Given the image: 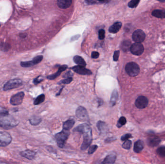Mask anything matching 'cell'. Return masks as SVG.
Wrapping results in <instances>:
<instances>
[{
    "instance_id": "cell-47",
    "label": "cell",
    "mask_w": 165,
    "mask_h": 164,
    "mask_svg": "<svg viewBox=\"0 0 165 164\" xmlns=\"http://www.w3.org/2000/svg\"><path fill=\"white\" fill-rule=\"evenodd\" d=\"M0 26H1V25H0Z\"/></svg>"
},
{
    "instance_id": "cell-20",
    "label": "cell",
    "mask_w": 165,
    "mask_h": 164,
    "mask_svg": "<svg viewBox=\"0 0 165 164\" xmlns=\"http://www.w3.org/2000/svg\"><path fill=\"white\" fill-rule=\"evenodd\" d=\"M73 61L77 65H78L79 66L85 67L87 65V63H85L84 59L80 56H74Z\"/></svg>"
},
{
    "instance_id": "cell-12",
    "label": "cell",
    "mask_w": 165,
    "mask_h": 164,
    "mask_svg": "<svg viewBox=\"0 0 165 164\" xmlns=\"http://www.w3.org/2000/svg\"><path fill=\"white\" fill-rule=\"evenodd\" d=\"M148 100L146 97L140 96L135 101V106L139 109H143L148 106Z\"/></svg>"
},
{
    "instance_id": "cell-26",
    "label": "cell",
    "mask_w": 165,
    "mask_h": 164,
    "mask_svg": "<svg viewBox=\"0 0 165 164\" xmlns=\"http://www.w3.org/2000/svg\"><path fill=\"white\" fill-rule=\"evenodd\" d=\"M29 123L33 126H37L42 121V119L38 116H32L29 119Z\"/></svg>"
},
{
    "instance_id": "cell-46",
    "label": "cell",
    "mask_w": 165,
    "mask_h": 164,
    "mask_svg": "<svg viewBox=\"0 0 165 164\" xmlns=\"http://www.w3.org/2000/svg\"><path fill=\"white\" fill-rule=\"evenodd\" d=\"M95 164H103V162L97 161L96 162Z\"/></svg>"
},
{
    "instance_id": "cell-40",
    "label": "cell",
    "mask_w": 165,
    "mask_h": 164,
    "mask_svg": "<svg viewBox=\"0 0 165 164\" xmlns=\"http://www.w3.org/2000/svg\"><path fill=\"white\" fill-rule=\"evenodd\" d=\"M72 78H66L65 79L61 81L60 83L63 84H69L72 82Z\"/></svg>"
},
{
    "instance_id": "cell-39",
    "label": "cell",
    "mask_w": 165,
    "mask_h": 164,
    "mask_svg": "<svg viewBox=\"0 0 165 164\" xmlns=\"http://www.w3.org/2000/svg\"><path fill=\"white\" fill-rule=\"evenodd\" d=\"M9 114L8 110L4 108L0 109V116L7 115Z\"/></svg>"
},
{
    "instance_id": "cell-44",
    "label": "cell",
    "mask_w": 165,
    "mask_h": 164,
    "mask_svg": "<svg viewBox=\"0 0 165 164\" xmlns=\"http://www.w3.org/2000/svg\"><path fill=\"white\" fill-rule=\"evenodd\" d=\"M79 37H80V35H76V36H73V37H72V38H71V40H72V41H74L77 40Z\"/></svg>"
},
{
    "instance_id": "cell-13",
    "label": "cell",
    "mask_w": 165,
    "mask_h": 164,
    "mask_svg": "<svg viewBox=\"0 0 165 164\" xmlns=\"http://www.w3.org/2000/svg\"><path fill=\"white\" fill-rule=\"evenodd\" d=\"M72 69L76 73L82 75H90L92 74V72L85 67L81 66H75L72 68Z\"/></svg>"
},
{
    "instance_id": "cell-3",
    "label": "cell",
    "mask_w": 165,
    "mask_h": 164,
    "mask_svg": "<svg viewBox=\"0 0 165 164\" xmlns=\"http://www.w3.org/2000/svg\"><path fill=\"white\" fill-rule=\"evenodd\" d=\"M69 135L70 131L64 130L55 135V138L57 140V145L59 147L62 148L64 147L65 143Z\"/></svg>"
},
{
    "instance_id": "cell-18",
    "label": "cell",
    "mask_w": 165,
    "mask_h": 164,
    "mask_svg": "<svg viewBox=\"0 0 165 164\" xmlns=\"http://www.w3.org/2000/svg\"><path fill=\"white\" fill-rule=\"evenodd\" d=\"M72 3L71 0H59L57 1V5L61 9H66L71 6Z\"/></svg>"
},
{
    "instance_id": "cell-32",
    "label": "cell",
    "mask_w": 165,
    "mask_h": 164,
    "mask_svg": "<svg viewBox=\"0 0 165 164\" xmlns=\"http://www.w3.org/2000/svg\"><path fill=\"white\" fill-rule=\"evenodd\" d=\"M156 152L160 156L165 157V146H161V147H159L156 150Z\"/></svg>"
},
{
    "instance_id": "cell-24",
    "label": "cell",
    "mask_w": 165,
    "mask_h": 164,
    "mask_svg": "<svg viewBox=\"0 0 165 164\" xmlns=\"http://www.w3.org/2000/svg\"><path fill=\"white\" fill-rule=\"evenodd\" d=\"M97 126L99 130L102 133L106 132V130H107V128H108L106 124L104 122L101 121H99L98 122Z\"/></svg>"
},
{
    "instance_id": "cell-1",
    "label": "cell",
    "mask_w": 165,
    "mask_h": 164,
    "mask_svg": "<svg viewBox=\"0 0 165 164\" xmlns=\"http://www.w3.org/2000/svg\"><path fill=\"white\" fill-rule=\"evenodd\" d=\"M73 131H76L82 134L84 137V141L82 142L81 149L82 150H85L89 147L92 141V129L88 125L84 123L77 126L73 130Z\"/></svg>"
},
{
    "instance_id": "cell-37",
    "label": "cell",
    "mask_w": 165,
    "mask_h": 164,
    "mask_svg": "<svg viewBox=\"0 0 165 164\" xmlns=\"http://www.w3.org/2000/svg\"><path fill=\"white\" fill-rule=\"evenodd\" d=\"M119 54H120V51H115L113 56V59L114 61H117L118 60Z\"/></svg>"
},
{
    "instance_id": "cell-27",
    "label": "cell",
    "mask_w": 165,
    "mask_h": 164,
    "mask_svg": "<svg viewBox=\"0 0 165 164\" xmlns=\"http://www.w3.org/2000/svg\"><path fill=\"white\" fill-rule=\"evenodd\" d=\"M118 98V93L116 90H114L112 93V96L110 98V105L111 106H113L116 105V102Z\"/></svg>"
},
{
    "instance_id": "cell-14",
    "label": "cell",
    "mask_w": 165,
    "mask_h": 164,
    "mask_svg": "<svg viewBox=\"0 0 165 164\" xmlns=\"http://www.w3.org/2000/svg\"><path fill=\"white\" fill-rule=\"evenodd\" d=\"M36 154V152H35L34 151L30 150H26L20 153L21 156L28 159L29 160H32L34 158Z\"/></svg>"
},
{
    "instance_id": "cell-2",
    "label": "cell",
    "mask_w": 165,
    "mask_h": 164,
    "mask_svg": "<svg viewBox=\"0 0 165 164\" xmlns=\"http://www.w3.org/2000/svg\"><path fill=\"white\" fill-rule=\"evenodd\" d=\"M19 122L9 114L7 115L0 116V127L6 130H10L16 127Z\"/></svg>"
},
{
    "instance_id": "cell-23",
    "label": "cell",
    "mask_w": 165,
    "mask_h": 164,
    "mask_svg": "<svg viewBox=\"0 0 165 164\" xmlns=\"http://www.w3.org/2000/svg\"><path fill=\"white\" fill-rule=\"evenodd\" d=\"M161 142V140L157 137L153 138L148 140V145L151 147H156Z\"/></svg>"
},
{
    "instance_id": "cell-22",
    "label": "cell",
    "mask_w": 165,
    "mask_h": 164,
    "mask_svg": "<svg viewBox=\"0 0 165 164\" xmlns=\"http://www.w3.org/2000/svg\"><path fill=\"white\" fill-rule=\"evenodd\" d=\"M75 121L73 119H69L63 123V128L66 130H69L73 127L75 125Z\"/></svg>"
},
{
    "instance_id": "cell-45",
    "label": "cell",
    "mask_w": 165,
    "mask_h": 164,
    "mask_svg": "<svg viewBox=\"0 0 165 164\" xmlns=\"http://www.w3.org/2000/svg\"><path fill=\"white\" fill-rule=\"evenodd\" d=\"M19 36L22 38H25L27 36V34H25V33H22V34H19Z\"/></svg>"
},
{
    "instance_id": "cell-6",
    "label": "cell",
    "mask_w": 165,
    "mask_h": 164,
    "mask_svg": "<svg viewBox=\"0 0 165 164\" xmlns=\"http://www.w3.org/2000/svg\"><path fill=\"white\" fill-rule=\"evenodd\" d=\"M12 138L9 133L6 131H0V146L6 147L12 142Z\"/></svg>"
},
{
    "instance_id": "cell-17",
    "label": "cell",
    "mask_w": 165,
    "mask_h": 164,
    "mask_svg": "<svg viewBox=\"0 0 165 164\" xmlns=\"http://www.w3.org/2000/svg\"><path fill=\"white\" fill-rule=\"evenodd\" d=\"M116 155L114 153H111L105 158L103 161V164H113L116 162Z\"/></svg>"
},
{
    "instance_id": "cell-10",
    "label": "cell",
    "mask_w": 165,
    "mask_h": 164,
    "mask_svg": "<svg viewBox=\"0 0 165 164\" xmlns=\"http://www.w3.org/2000/svg\"><path fill=\"white\" fill-rule=\"evenodd\" d=\"M145 34L142 30L138 29L135 31L132 34V39L136 43H141L144 41Z\"/></svg>"
},
{
    "instance_id": "cell-4",
    "label": "cell",
    "mask_w": 165,
    "mask_h": 164,
    "mask_svg": "<svg viewBox=\"0 0 165 164\" xmlns=\"http://www.w3.org/2000/svg\"><path fill=\"white\" fill-rule=\"evenodd\" d=\"M23 85V81L20 78H14L8 81L4 86L3 90L7 91L12 89L20 87Z\"/></svg>"
},
{
    "instance_id": "cell-28",
    "label": "cell",
    "mask_w": 165,
    "mask_h": 164,
    "mask_svg": "<svg viewBox=\"0 0 165 164\" xmlns=\"http://www.w3.org/2000/svg\"><path fill=\"white\" fill-rule=\"evenodd\" d=\"M44 100H45V95L43 94H41L39 95L35 99L33 103L35 106L40 105L44 102Z\"/></svg>"
},
{
    "instance_id": "cell-34",
    "label": "cell",
    "mask_w": 165,
    "mask_h": 164,
    "mask_svg": "<svg viewBox=\"0 0 165 164\" xmlns=\"http://www.w3.org/2000/svg\"><path fill=\"white\" fill-rule=\"evenodd\" d=\"M98 148V146L97 145L91 146L90 147H89V149H88V154L90 155V154L93 153L97 150Z\"/></svg>"
},
{
    "instance_id": "cell-16",
    "label": "cell",
    "mask_w": 165,
    "mask_h": 164,
    "mask_svg": "<svg viewBox=\"0 0 165 164\" xmlns=\"http://www.w3.org/2000/svg\"><path fill=\"white\" fill-rule=\"evenodd\" d=\"M144 147V143L143 140H138L135 142L134 145V151L136 153L141 152Z\"/></svg>"
},
{
    "instance_id": "cell-5",
    "label": "cell",
    "mask_w": 165,
    "mask_h": 164,
    "mask_svg": "<svg viewBox=\"0 0 165 164\" xmlns=\"http://www.w3.org/2000/svg\"><path fill=\"white\" fill-rule=\"evenodd\" d=\"M126 71L131 77H135L137 76L140 71V67L137 63L134 62H130L127 63L125 68Z\"/></svg>"
},
{
    "instance_id": "cell-31",
    "label": "cell",
    "mask_w": 165,
    "mask_h": 164,
    "mask_svg": "<svg viewBox=\"0 0 165 164\" xmlns=\"http://www.w3.org/2000/svg\"><path fill=\"white\" fill-rule=\"evenodd\" d=\"M131 145H132V142L131 140H128L125 141V142L123 143V144H122V147L125 149L129 150L131 149Z\"/></svg>"
},
{
    "instance_id": "cell-11",
    "label": "cell",
    "mask_w": 165,
    "mask_h": 164,
    "mask_svg": "<svg viewBox=\"0 0 165 164\" xmlns=\"http://www.w3.org/2000/svg\"><path fill=\"white\" fill-rule=\"evenodd\" d=\"M130 50L132 54L136 56H140L143 53L144 47L141 43L135 42L131 45Z\"/></svg>"
},
{
    "instance_id": "cell-21",
    "label": "cell",
    "mask_w": 165,
    "mask_h": 164,
    "mask_svg": "<svg viewBox=\"0 0 165 164\" xmlns=\"http://www.w3.org/2000/svg\"><path fill=\"white\" fill-rule=\"evenodd\" d=\"M152 14L154 16L157 18H159V19L165 18V10H154L152 12Z\"/></svg>"
},
{
    "instance_id": "cell-33",
    "label": "cell",
    "mask_w": 165,
    "mask_h": 164,
    "mask_svg": "<svg viewBox=\"0 0 165 164\" xmlns=\"http://www.w3.org/2000/svg\"><path fill=\"white\" fill-rule=\"evenodd\" d=\"M139 3H140V1L138 0H132L129 1L128 4V6L131 8H135L137 6Z\"/></svg>"
},
{
    "instance_id": "cell-38",
    "label": "cell",
    "mask_w": 165,
    "mask_h": 164,
    "mask_svg": "<svg viewBox=\"0 0 165 164\" xmlns=\"http://www.w3.org/2000/svg\"><path fill=\"white\" fill-rule=\"evenodd\" d=\"M43 81V79L42 78L41 76H39L37 78L34 79L33 81V83L35 85H37L38 84L40 83V82H42Z\"/></svg>"
},
{
    "instance_id": "cell-9",
    "label": "cell",
    "mask_w": 165,
    "mask_h": 164,
    "mask_svg": "<svg viewBox=\"0 0 165 164\" xmlns=\"http://www.w3.org/2000/svg\"><path fill=\"white\" fill-rule=\"evenodd\" d=\"M76 115L80 121H88L89 119L88 113L86 109L82 106L78 107L76 111Z\"/></svg>"
},
{
    "instance_id": "cell-15",
    "label": "cell",
    "mask_w": 165,
    "mask_h": 164,
    "mask_svg": "<svg viewBox=\"0 0 165 164\" xmlns=\"http://www.w3.org/2000/svg\"><path fill=\"white\" fill-rule=\"evenodd\" d=\"M67 68H68V66L67 65H62V66H60L59 68V70L55 74L48 76L47 77V78L50 79V80H53V79H55L56 78H57L60 75L61 72L65 71Z\"/></svg>"
},
{
    "instance_id": "cell-42",
    "label": "cell",
    "mask_w": 165,
    "mask_h": 164,
    "mask_svg": "<svg viewBox=\"0 0 165 164\" xmlns=\"http://www.w3.org/2000/svg\"><path fill=\"white\" fill-rule=\"evenodd\" d=\"M99 56H100V54L97 52H93L92 53V54H91V57L92 58H94V59L98 58L99 57Z\"/></svg>"
},
{
    "instance_id": "cell-8",
    "label": "cell",
    "mask_w": 165,
    "mask_h": 164,
    "mask_svg": "<svg viewBox=\"0 0 165 164\" xmlns=\"http://www.w3.org/2000/svg\"><path fill=\"white\" fill-rule=\"evenodd\" d=\"M43 59V56H38L34 57L31 61L21 62L20 66L23 68H29L40 63Z\"/></svg>"
},
{
    "instance_id": "cell-35",
    "label": "cell",
    "mask_w": 165,
    "mask_h": 164,
    "mask_svg": "<svg viewBox=\"0 0 165 164\" xmlns=\"http://www.w3.org/2000/svg\"><path fill=\"white\" fill-rule=\"evenodd\" d=\"M105 36V32L104 29H100L99 31V38L100 40L104 39Z\"/></svg>"
},
{
    "instance_id": "cell-30",
    "label": "cell",
    "mask_w": 165,
    "mask_h": 164,
    "mask_svg": "<svg viewBox=\"0 0 165 164\" xmlns=\"http://www.w3.org/2000/svg\"><path fill=\"white\" fill-rule=\"evenodd\" d=\"M10 48H11L10 45L9 44L7 43L3 42V43H1L0 44V48H1V50L4 51V52L8 51L10 49Z\"/></svg>"
},
{
    "instance_id": "cell-43",
    "label": "cell",
    "mask_w": 165,
    "mask_h": 164,
    "mask_svg": "<svg viewBox=\"0 0 165 164\" xmlns=\"http://www.w3.org/2000/svg\"><path fill=\"white\" fill-rule=\"evenodd\" d=\"M116 140V139H114L113 138H109L108 139L105 140V142L107 143H110V142L113 141V140Z\"/></svg>"
},
{
    "instance_id": "cell-41",
    "label": "cell",
    "mask_w": 165,
    "mask_h": 164,
    "mask_svg": "<svg viewBox=\"0 0 165 164\" xmlns=\"http://www.w3.org/2000/svg\"><path fill=\"white\" fill-rule=\"evenodd\" d=\"M72 76H73V74L72 72L69 71L64 74V75L63 76V77L64 78H72Z\"/></svg>"
},
{
    "instance_id": "cell-19",
    "label": "cell",
    "mask_w": 165,
    "mask_h": 164,
    "mask_svg": "<svg viewBox=\"0 0 165 164\" xmlns=\"http://www.w3.org/2000/svg\"><path fill=\"white\" fill-rule=\"evenodd\" d=\"M122 26V23L120 22H117L111 26L109 29V31L110 33H116L121 29Z\"/></svg>"
},
{
    "instance_id": "cell-29",
    "label": "cell",
    "mask_w": 165,
    "mask_h": 164,
    "mask_svg": "<svg viewBox=\"0 0 165 164\" xmlns=\"http://www.w3.org/2000/svg\"><path fill=\"white\" fill-rule=\"evenodd\" d=\"M127 123V119L124 116H121L117 122V127L119 128L124 126Z\"/></svg>"
},
{
    "instance_id": "cell-36",
    "label": "cell",
    "mask_w": 165,
    "mask_h": 164,
    "mask_svg": "<svg viewBox=\"0 0 165 164\" xmlns=\"http://www.w3.org/2000/svg\"><path fill=\"white\" fill-rule=\"evenodd\" d=\"M131 138H132L131 134L129 133L126 134L121 137V140L123 141H126V140H128V139Z\"/></svg>"
},
{
    "instance_id": "cell-7",
    "label": "cell",
    "mask_w": 165,
    "mask_h": 164,
    "mask_svg": "<svg viewBox=\"0 0 165 164\" xmlns=\"http://www.w3.org/2000/svg\"><path fill=\"white\" fill-rule=\"evenodd\" d=\"M25 96V93L23 91H20L11 96L10 103L12 106H16L22 103L23 100Z\"/></svg>"
},
{
    "instance_id": "cell-25",
    "label": "cell",
    "mask_w": 165,
    "mask_h": 164,
    "mask_svg": "<svg viewBox=\"0 0 165 164\" xmlns=\"http://www.w3.org/2000/svg\"><path fill=\"white\" fill-rule=\"evenodd\" d=\"M131 45H132L131 41H125L121 44V49H122V50L124 51V52H127L131 50Z\"/></svg>"
}]
</instances>
